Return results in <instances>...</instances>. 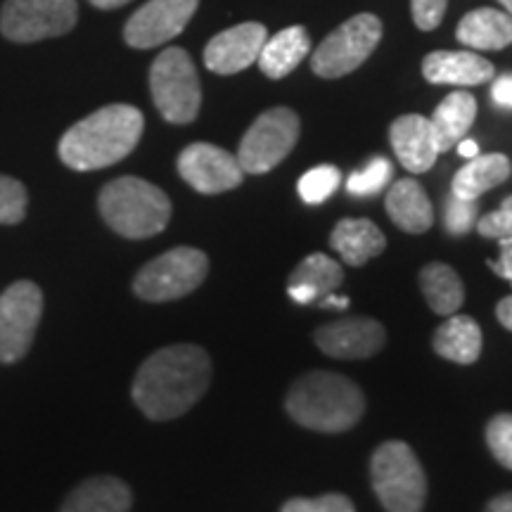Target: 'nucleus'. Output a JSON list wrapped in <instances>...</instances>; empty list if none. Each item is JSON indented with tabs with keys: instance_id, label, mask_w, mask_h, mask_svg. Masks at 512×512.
Wrapping results in <instances>:
<instances>
[{
	"instance_id": "1",
	"label": "nucleus",
	"mask_w": 512,
	"mask_h": 512,
	"mask_svg": "<svg viewBox=\"0 0 512 512\" xmlns=\"http://www.w3.org/2000/svg\"><path fill=\"white\" fill-rule=\"evenodd\" d=\"M211 358L197 344H171L152 354L133 377L131 396L150 420L181 418L207 394Z\"/></svg>"
},
{
	"instance_id": "2",
	"label": "nucleus",
	"mask_w": 512,
	"mask_h": 512,
	"mask_svg": "<svg viewBox=\"0 0 512 512\" xmlns=\"http://www.w3.org/2000/svg\"><path fill=\"white\" fill-rule=\"evenodd\" d=\"M143 128V112L133 105H107L69 128L57 152L74 171L105 169L136 150Z\"/></svg>"
},
{
	"instance_id": "3",
	"label": "nucleus",
	"mask_w": 512,
	"mask_h": 512,
	"mask_svg": "<svg viewBox=\"0 0 512 512\" xmlns=\"http://www.w3.org/2000/svg\"><path fill=\"white\" fill-rule=\"evenodd\" d=\"M285 411L306 430L347 432L366 413V396L349 377L311 370L292 384L285 396Z\"/></svg>"
},
{
	"instance_id": "4",
	"label": "nucleus",
	"mask_w": 512,
	"mask_h": 512,
	"mask_svg": "<svg viewBox=\"0 0 512 512\" xmlns=\"http://www.w3.org/2000/svg\"><path fill=\"white\" fill-rule=\"evenodd\" d=\"M98 207L107 226L128 240L159 235L171 221L166 192L138 176H121L107 183L100 190Z\"/></svg>"
},
{
	"instance_id": "5",
	"label": "nucleus",
	"mask_w": 512,
	"mask_h": 512,
	"mask_svg": "<svg viewBox=\"0 0 512 512\" xmlns=\"http://www.w3.org/2000/svg\"><path fill=\"white\" fill-rule=\"evenodd\" d=\"M373 489L387 512H420L427 479L418 456L406 441H384L370 458Z\"/></svg>"
},
{
	"instance_id": "6",
	"label": "nucleus",
	"mask_w": 512,
	"mask_h": 512,
	"mask_svg": "<svg viewBox=\"0 0 512 512\" xmlns=\"http://www.w3.org/2000/svg\"><path fill=\"white\" fill-rule=\"evenodd\" d=\"M150 91L159 114L169 124H190L202 105L195 62L183 48H166L150 67Z\"/></svg>"
},
{
	"instance_id": "7",
	"label": "nucleus",
	"mask_w": 512,
	"mask_h": 512,
	"mask_svg": "<svg viewBox=\"0 0 512 512\" xmlns=\"http://www.w3.org/2000/svg\"><path fill=\"white\" fill-rule=\"evenodd\" d=\"M207 273L209 259L202 249L176 247L140 268L133 278V292L143 302H174L195 292L204 283Z\"/></svg>"
},
{
	"instance_id": "8",
	"label": "nucleus",
	"mask_w": 512,
	"mask_h": 512,
	"mask_svg": "<svg viewBox=\"0 0 512 512\" xmlns=\"http://www.w3.org/2000/svg\"><path fill=\"white\" fill-rule=\"evenodd\" d=\"M299 131H302V124H299L297 112H292L290 107H273L259 114V119L247 128L235 155L242 171L252 176L268 174L294 150Z\"/></svg>"
},
{
	"instance_id": "9",
	"label": "nucleus",
	"mask_w": 512,
	"mask_h": 512,
	"mask_svg": "<svg viewBox=\"0 0 512 512\" xmlns=\"http://www.w3.org/2000/svg\"><path fill=\"white\" fill-rule=\"evenodd\" d=\"M382 38V22L370 12L347 19L316 48L311 69L320 79H339L356 72L373 55Z\"/></svg>"
},
{
	"instance_id": "10",
	"label": "nucleus",
	"mask_w": 512,
	"mask_h": 512,
	"mask_svg": "<svg viewBox=\"0 0 512 512\" xmlns=\"http://www.w3.org/2000/svg\"><path fill=\"white\" fill-rule=\"evenodd\" d=\"M76 0H5L0 31L12 43H36L76 27Z\"/></svg>"
},
{
	"instance_id": "11",
	"label": "nucleus",
	"mask_w": 512,
	"mask_h": 512,
	"mask_svg": "<svg viewBox=\"0 0 512 512\" xmlns=\"http://www.w3.org/2000/svg\"><path fill=\"white\" fill-rule=\"evenodd\" d=\"M43 316V292L31 280L12 283L0 294V363L29 354Z\"/></svg>"
},
{
	"instance_id": "12",
	"label": "nucleus",
	"mask_w": 512,
	"mask_h": 512,
	"mask_svg": "<svg viewBox=\"0 0 512 512\" xmlns=\"http://www.w3.org/2000/svg\"><path fill=\"white\" fill-rule=\"evenodd\" d=\"M178 174L202 195H219L238 188L247 176L238 157L211 143H192L185 147L178 155Z\"/></svg>"
},
{
	"instance_id": "13",
	"label": "nucleus",
	"mask_w": 512,
	"mask_h": 512,
	"mask_svg": "<svg viewBox=\"0 0 512 512\" xmlns=\"http://www.w3.org/2000/svg\"><path fill=\"white\" fill-rule=\"evenodd\" d=\"M197 5L200 0H147L126 22L124 41L138 50L164 46L188 27Z\"/></svg>"
},
{
	"instance_id": "14",
	"label": "nucleus",
	"mask_w": 512,
	"mask_h": 512,
	"mask_svg": "<svg viewBox=\"0 0 512 512\" xmlns=\"http://www.w3.org/2000/svg\"><path fill=\"white\" fill-rule=\"evenodd\" d=\"M313 339L325 356L358 361V358H370L377 351H382L384 342H387V330L375 318L349 316L320 325Z\"/></svg>"
},
{
	"instance_id": "15",
	"label": "nucleus",
	"mask_w": 512,
	"mask_h": 512,
	"mask_svg": "<svg viewBox=\"0 0 512 512\" xmlns=\"http://www.w3.org/2000/svg\"><path fill=\"white\" fill-rule=\"evenodd\" d=\"M266 38L268 31L259 22H245L238 24V27H230L207 43V48H204V64L214 74H238L259 60Z\"/></svg>"
},
{
	"instance_id": "16",
	"label": "nucleus",
	"mask_w": 512,
	"mask_h": 512,
	"mask_svg": "<svg viewBox=\"0 0 512 512\" xmlns=\"http://www.w3.org/2000/svg\"><path fill=\"white\" fill-rule=\"evenodd\" d=\"M389 140L403 169L411 174L430 171L441 155L432 121L422 114H403L394 119V124L389 126Z\"/></svg>"
},
{
	"instance_id": "17",
	"label": "nucleus",
	"mask_w": 512,
	"mask_h": 512,
	"mask_svg": "<svg viewBox=\"0 0 512 512\" xmlns=\"http://www.w3.org/2000/svg\"><path fill=\"white\" fill-rule=\"evenodd\" d=\"M422 76L430 83H448V86H479L496 76L494 64L470 50H437L422 62Z\"/></svg>"
},
{
	"instance_id": "18",
	"label": "nucleus",
	"mask_w": 512,
	"mask_h": 512,
	"mask_svg": "<svg viewBox=\"0 0 512 512\" xmlns=\"http://www.w3.org/2000/svg\"><path fill=\"white\" fill-rule=\"evenodd\" d=\"M344 283V271L335 259L328 254H309L294 268L290 280H287V297L297 304H316L328 294L337 292Z\"/></svg>"
},
{
	"instance_id": "19",
	"label": "nucleus",
	"mask_w": 512,
	"mask_h": 512,
	"mask_svg": "<svg viewBox=\"0 0 512 512\" xmlns=\"http://www.w3.org/2000/svg\"><path fill=\"white\" fill-rule=\"evenodd\" d=\"M384 207H387L394 226L401 228L403 233L422 235L434 226V207L425 188L415 178L396 181L387 192Z\"/></svg>"
},
{
	"instance_id": "20",
	"label": "nucleus",
	"mask_w": 512,
	"mask_h": 512,
	"mask_svg": "<svg viewBox=\"0 0 512 512\" xmlns=\"http://www.w3.org/2000/svg\"><path fill=\"white\" fill-rule=\"evenodd\" d=\"M330 247L347 266H366L370 259L380 256L387 247V238L373 221L342 219L332 228Z\"/></svg>"
},
{
	"instance_id": "21",
	"label": "nucleus",
	"mask_w": 512,
	"mask_h": 512,
	"mask_svg": "<svg viewBox=\"0 0 512 512\" xmlns=\"http://www.w3.org/2000/svg\"><path fill=\"white\" fill-rule=\"evenodd\" d=\"M133 505V491L119 477H91L81 482L60 512H128Z\"/></svg>"
},
{
	"instance_id": "22",
	"label": "nucleus",
	"mask_w": 512,
	"mask_h": 512,
	"mask_svg": "<svg viewBox=\"0 0 512 512\" xmlns=\"http://www.w3.org/2000/svg\"><path fill=\"white\" fill-rule=\"evenodd\" d=\"M311 50V36L304 27H287L278 31L275 36H268L264 48L259 53V69L264 72L268 79H283L299 64L304 62V57H309Z\"/></svg>"
},
{
	"instance_id": "23",
	"label": "nucleus",
	"mask_w": 512,
	"mask_h": 512,
	"mask_svg": "<svg viewBox=\"0 0 512 512\" xmlns=\"http://www.w3.org/2000/svg\"><path fill=\"white\" fill-rule=\"evenodd\" d=\"M432 347L437 351V356L446 358V361L472 366L482 356V328L472 316L453 313L434 332Z\"/></svg>"
},
{
	"instance_id": "24",
	"label": "nucleus",
	"mask_w": 512,
	"mask_h": 512,
	"mask_svg": "<svg viewBox=\"0 0 512 512\" xmlns=\"http://www.w3.org/2000/svg\"><path fill=\"white\" fill-rule=\"evenodd\" d=\"M512 174L510 159L501 152H491V155H477L467 159L463 169L453 176L451 195L460 200H479L484 192L498 188Z\"/></svg>"
},
{
	"instance_id": "25",
	"label": "nucleus",
	"mask_w": 512,
	"mask_h": 512,
	"mask_svg": "<svg viewBox=\"0 0 512 512\" xmlns=\"http://www.w3.org/2000/svg\"><path fill=\"white\" fill-rule=\"evenodd\" d=\"M456 36L472 50H503L512 43V17L494 8L472 10L460 19Z\"/></svg>"
},
{
	"instance_id": "26",
	"label": "nucleus",
	"mask_w": 512,
	"mask_h": 512,
	"mask_svg": "<svg viewBox=\"0 0 512 512\" xmlns=\"http://www.w3.org/2000/svg\"><path fill=\"white\" fill-rule=\"evenodd\" d=\"M475 117H477L475 95L465 91L446 95L430 117L434 136H437V143H439V152L453 150V147L467 136V131H470L472 124H475Z\"/></svg>"
},
{
	"instance_id": "27",
	"label": "nucleus",
	"mask_w": 512,
	"mask_h": 512,
	"mask_svg": "<svg viewBox=\"0 0 512 512\" xmlns=\"http://www.w3.org/2000/svg\"><path fill=\"white\" fill-rule=\"evenodd\" d=\"M420 290L425 294L430 309L437 316H453L465 302V285L460 275L453 271L448 264H434L422 266L420 271Z\"/></svg>"
},
{
	"instance_id": "28",
	"label": "nucleus",
	"mask_w": 512,
	"mask_h": 512,
	"mask_svg": "<svg viewBox=\"0 0 512 512\" xmlns=\"http://www.w3.org/2000/svg\"><path fill=\"white\" fill-rule=\"evenodd\" d=\"M339 183H342V174H339L337 166L323 164V166H316V169L306 171V174L299 178L297 190H299V197H302L306 204H313V207H316V204L328 202L330 197L335 195Z\"/></svg>"
},
{
	"instance_id": "29",
	"label": "nucleus",
	"mask_w": 512,
	"mask_h": 512,
	"mask_svg": "<svg viewBox=\"0 0 512 512\" xmlns=\"http://www.w3.org/2000/svg\"><path fill=\"white\" fill-rule=\"evenodd\" d=\"M394 176V166L387 157H373L366 169L354 171L347 178V190L354 197H373L387 188Z\"/></svg>"
},
{
	"instance_id": "30",
	"label": "nucleus",
	"mask_w": 512,
	"mask_h": 512,
	"mask_svg": "<svg viewBox=\"0 0 512 512\" xmlns=\"http://www.w3.org/2000/svg\"><path fill=\"white\" fill-rule=\"evenodd\" d=\"M29 195L27 188L17 178L0 174V223L3 226H17L27 216Z\"/></svg>"
},
{
	"instance_id": "31",
	"label": "nucleus",
	"mask_w": 512,
	"mask_h": 512,
	"mask_svg": "<svg viewBox=\"0 0 512 512\" xmlns=\"http://www.w3.org/2000/svg\"><path fill=\"white\" fill-rule=\"evenodd\" d=\"M486 446L491 456L503 465L505 470H512V413H498L486 425Z\"/></svg>"
},
{
	"instance_id": "32",
	"label": "nucleus",
	"mask_w": 512,
	"mask_h": 512,
	"mask_svg": "<svg viewBox=\"0 0 512 512\" xmlns=\"http://www.w3.org/2000/svg\"><path fill=\"white\" fill-rule=\"evenodd\" d=\"M477 200H460V197L451 195L446 200V230L451 235H467L472 228L477 226Z\"/></svg>"
},
{
	"instance_id": "33",
	"label": "nucleus",
	"mask_w": 512,
	"mask_h": 512,
	"mask_svg": "<svg viewBox=\"0 0 512 512\" xmlns=\"http://www.w3.org/2000/svg\"><path fill=\"white\" fill-rule=\"evenodd\" d=\"M280 512H356L344 494H325L318 498H290Z\"/></svg>"
},
{
	"instance_id": "34",
	"label": "nucleus",
	"mask_w": 512,
	"mask_h": 512,
	"mask_svg": "<svg viewBox=\"0 0 512 512\" xmlns=\"http://www.w3.org/2000/svg\"><path fill=\"white\" fill-rule=\"evenodd\" d=\"M475 228L482 238H489V240L512 238V195L505 197L501 209L491 211V214L477 219Z\"/></svg>"
},
{
	"instance_id": "35",
	"label": "nucleus",
	"mask_w": 512,
	"mask_h": 512,
	"mask_svg": "<svg viewBox=\"0 0 512 512\" xmlns=\"http://www.w3.org/2000/svg\"><path fill=\"white\" fill-rule=\"evenodd\" d=\"M448 0H411V12L415 27L422 31H432L441 24L446 15Z\"/></svg>"
},
{
	"instance_id": "36",
	"label": "nucleus",
	"mask_w": 512,
	"mask_h": 512,
	"mask_svg": "<svg viewBox=\"0 0 512 512\" xmlns=\"http://www.w3.org/2000/svg\"><path fill=\"white\" fill-rule=\"evenodd\" d=\"M498 247H501V254H498V259H489L486 264H489L491 271L496 275H501V278L510 280L512 283V238H503L498 240Z\"/></svg>"
},
{
	"instance_id": "37",
	"label": "nucleus",
	"mask_w": 512,
	"mask_h": 512,
	"mask_svg": "<svg viewBox=\"0 0 512 512\" xmlns=\"http://www.w3.org/2000/svg\"><path fill=\"white\" fill-rule=\"evenodd\" d=\"M491 98L498 107H505V110H512V74L498 76L491 86Z\"/></svg>"
},
{
	"instance_id": "38",
	"label": "nucleus",
	"mask_w": 512,
	"mask_h": 512,
	"mask_svg": "<svg viewBox=\"0 0 512 512\" xmlns=\"http://www.w3.org/2000/svg\"><path fill=\"white\" fill-rule=\"evenodd\" d=\"M496 318H498V323H501L505 330L512 332V294H510V297H505V299H501V302H498Z\"/></svg>"
},
{
	"instance_id": "39",
	"label": "nucleus",
	"mask_w": 512,
	"mask_h": 512,
	"mask_svg": "<svg viewBox=\"0 0 512 512\" xmlns=\"http://www.w3.org/2000/svg\"><path fill=\"white\" fill-rule=\"evenodd\" d=\"M484 512H512V491H508V494H501V496L491 498Z\"/></svg>"
},
{
	"instance_id": "40",
	"label": "nucleus",
	"mask_w": 512,
	"mask_h": 512,
	"mask_svg": "<svg viewBox=\"0 0 512 512\" xmlns=\"http://www.w3.org/2000/svg\"><path fill=\"white\" fill-rule=\"evenodd\" d=\"M320 309H347V306L351 304L349 297H339V294H328V297H323L320 302H316Z\"/></svg>"
},
{
	"instance_id": "41",
	"label": "nucleus",
	"mask_w": 512,
	"mask_h": 512,
	"mask_svg": "<svg viewBox=\"0 0 512 512\" xmlns=\"http://www.w3.org/2000/svg\"><path fill=\"white\" fill-rule=\"evenodd\" d=\"M456 147H458V155L465 157V159H472V157L479 155V145L475 143V140H470V138H463Z\"/></svg>"
},
{
	"instance_id": "42",
	"label": "nucleus",
	"mask_w": 512,
	"mask_h": 512,
	"mask_svg": "<svg viewBox=\"0 0 512 512\" xmlns=\"http://www.w3.org/2000/svg\"><path fill=\"white\" fill-rule=\"evenodd\" d=\"M88 3L95 5V8H100V10H114V8H121V5L131 3V0H88Z\"/></svg>"
},
{
	"instance_id": "43",
	"label": "nucleus",
	"mask_w": 512,
	"mask_h": 512,
	"mask_svg": "<svg viewBox=\"0 0 512 512\" xmlns=\"http://www.w3.org/2000/svg\"><path fill=\"white\" fill-rule=\"evenodd\" d=\"M498 3H501L503 8H505V12H508V15L512 17V0H498Z\"/></svg>"
}]
</instances>
